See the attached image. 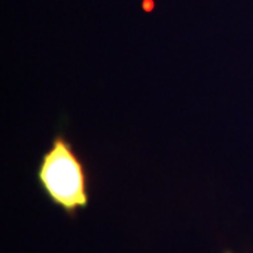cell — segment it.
Here are the masks:
<instances>
[{
    "instance_id": "cell-1",
    "label": "cell",
    "mask_w": 253,
    "mask_h": 253,
    "mask_svg": "<svg viewBox=\"0 0 253 253\" xmlns=\"http://www.w3.org/2000/svg\"><path fill=\"white\" fill-rule=\"evenodd\" d=\"M37 180L56 207L69 215L89 206V176L81 156L66 136L59 134L42 155Z\"/></svg>"
},
{
    "instance_id": "cell-2",
    "label": "cell",
    "mask_w": 253,
    "mask_h": 253,
    "mask_svg": "<svg viewBox=\"0 0 253 253\" xmlns=\"http://www.w3.org/2000/svg\"><path fill=\"white\" fill-rule=\"evenodd\" d=\"M225 253H231V252H225Z\"/></svg>"
}]
</instances>
